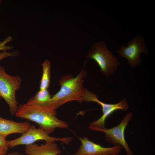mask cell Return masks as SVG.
Returning a JSON list of instances; mask_svg holds the SVG:
<instances>
[{"instance_id":"9c48e42d","label":"cell","mask_w":155,"mask_h":155,"mask_svg":"<svg viewBox=\"0 0 155 155\" xmlns=\"http://www.w3.org/2000/svg\"><path fill=\"white\" fill-rule=\"evenodd\" d=\"M81 144L73 155H118L123 148L120 146L106 147L90 140L87 137L79 138Z\"/></svg>"},{"instance_id":"6da1fadb","label":"cell","mask_w":155,"mask_h":155,"mask_svg":"<svg viewBox=\"0 0 155 155\" xmlns=\"http://www.w3.org/2000/svg\"><path fill=\"white\" fill-rule=\"evenodd\" d=\"M57 114L56 110L49 106L24 104L18 106L15 115L36 123L49 135L57 128L65 129L69 126L67 123L57 118Z\"/></svg>"},{"instance_id":"2e32d148","label":"cell","mask_w":155,"mask_h":155,"mask_svg":"<svg viewBox=\"0 0 155 155\" xmlns=\"http://www.w3.org/2000/svg\"><path fill=\"white\" fill-rule=\"evenodd\" d=\"M6 137L0 134V148L7 150L9 148Z\"/></svg>"},{"instance_id":"8992f818","label":"cell","mask_w":155,"mask_h":155,"mask_svg":"<svg viewBox=\"0 0 155 155\" xmlns=\"http://www.w3.org/2000/svg\"><path fill=\"white\" fill-rule=\"evenodd\" d=\"M72 139V137H71L60 138L51 136L43 129L36 128L35 125H32L20 137L7 140V145L9 148H13L19 145H30L39 140H44L45 142L59 141L67 145Z\"/></svg>"},{"instance_id":"5b68a950","label":"cell","mask_w":155,"mask_h":155,"mask_svg":"<svg viewBox=\"0 0 155 155\" xmlns=\"http://www.w3.org/2000/svg\"><path fill=\"white\" fill-rule=\"evenodd\" d=\"M84 101L96 103L101 106L102 116L98 119L90 123L88 126L89 129L96 131L98 129L105 127V122L107 119L112 113L117 110L127 111L129 107L126 99L123 98L120 102L116 104H108L99 100L97 95L86 89Z\"/></svg>"},{"instance_id":"277c9868","label":"cell","mask_w":155,"mask_h":155,"mask_svg":"<svg viewBox=\"0 0 155 155\" xmlns=\"http://www.w3.org/2000/svg\"><path fill=\"white\" fill-rule=\"evenodd\" d=\"M87 57L93 59L99 67L102 73L107 76L113 74L120 63L112 52L109 51L103 42L95 43Z\"/></svg>"},{"instance_id":"e0dca14e","label":"cell","mask_w":155,"mask_h":155,"mask_svg":"<svg viewBox=\"0 0 155 155\" xmlns=\"http://www.w3.org/2000/svg\"><path fill=\"white\" fill-rule=\"evenodd\" d=\"M5 155H25L18 152H13L7 153Z\"/></svg>"},{"instance_id":"7c38bea8","label":"cell","mask_w":155,"mask_h":155,"mask_svg":"<svg viewBox=\"0 0 155 155\" xmlns=\"http://www.w3.org/2000/svg\"><path fill=\"white\" fill-rule=\"evenodd\" d=\"M51 97L48 89L39 90L25 104L28 105H38L48 106Z\"/></svg>"},{"instance_id":"4fadbf2b","label":"cell","mask_w":155,"mask_h":155,"mask_svg":"<svg viewBox=\"0 0 155 155\" xmlns=\"http://www.w3.org/2000/svg\"><path fill=\"white\" fill-rule=\"evenodd\" d=\"M50 61L45 60L42 64V73L40 86V90L47 89L49 86L50 77Z\"/></svg>"},{"instance_id":"44dd1931","label":"cell","mask_w":155,"mask_h":155,"mask_svg":"<svg viewBox=\"0 0 155 155\" xmlns=\"http://www.w3.org/2000/svg\"><path fill=\"white\" fill-rule=\"evenodd\" d=\"M1 10H0V11Z\"/></svg>"},{"instance_id":"3957f363","label":"cell","mask_w":155,"mask_h":155,"mask_svg":"<svg viewBox=\"0 0 155 155\" xmlns=\"http://www.w3.org/2000/svg\"><path fill=\"white\" fill-rule=\"evenodd\" d=\"M22 79L19 75L11 76L7 73L5 68L0 66V97L6 102L11 115H15L18 107L16 94L20 88Z\"/></svg>"},{"instance_id":"ba28073f","label":"cell","mask_w":155,"mask_h":155,"mask_svg":"<svg viewBox=\"0 0 155 155\" xmlns=\"http://www.w3.org/2000/svg\"><path fill=\"white\" fill-rule=\"evenodd\" d=\"M117 52L120 57L127 60L131 67L140 65L141 63L140 55L141 53L146 55L149 54L144 40L140 36L130 41L127 46H122Z\"/></svg>"},{"instance_id":"d6986e66","label":"cell","mask_w":155,"mask_h":155,"mask_svg":"<svg viewBox=\"0 0 155 155\" xmlns=\"http://www.w3.org/2000/svg\"><path fill=\"white\" fill-rule=\"evenodd\" d=\"M1 0H0V4H1Z\"/></svg>"},{"instance_id":"ffe728a7","label":"cell","mask_w":155,"mask_h":155,"mask_svg":"<svg viewBox=\"0 0 155 155\" xmlns=\"http://www.w3.org/2000/svg\"><path fill=\"white\" fill-rule=\"evenodd\" d=\"M1 98L0 97V100L1 99Z\"/></svg>"},{"instance_id":"ac0fdd59","label":"cell","mask_w":155,"mask_h":155,"mask_svg":"<svg viewBox=\"0 0 155 155\" xmlns=\"http://www.w3.org/2000/svg\"><path fill=\"white\" fill-rule=\"evenodd\" d=\"M7 152V150L0 148V155H5Z\"/></svg>"},{"instance_id":"5bb4252c","label":"cell","mask_w":155,"mask_h":155,"mask_svg":"<svg viewBox=\"0 0 155 155\" xmlns=\"http://www.w3.org/2000/svg\"><path fill=\"white\" fill-rule=\"evenodd\" d=\"M13 40V38L9 36L2 41H0V51H7L13 48L12 46L6 45L7 44Z\"/></svg>"},{"instance_id":"7a4b0ae2","label":"cell","mask_w":155,"mask_h":155,"mask_svg":"<svg viewBox=\"0 0 155 155\" xmlns=\"http://www.w3.org/2000/svg\"><path fill=\"white\" fill-rule=\"evenodd\" d=\"M86 72L82 69L75 77L71 75L62 77L59 81V90L53 95L48 106L55 109L68 102L76 101L80 102L84 101L86 89L83 85Z\"/></svg>"},{"instance_id":"9a60e30c","label":"cell","mask_w":155,"mask_h":155,"mask_svg":"<svg viewBox=\"0 0 155 155\" xmlns=\"http://www.w3.org/2000/svg\"><path fill=\"white\" fill-rule=\"evenodd\" d=\"M19 53V52L17 50L13 51L10 52L2 51L0 53V61L7 57H16L18 55Z\"/></svg>"},{"instance_id":"8fae6325","label":"cell","mask_w":155,"mask_h":155,"mask_svg":"<svg viewBox=\"0 0 155 155\" xmlns=\"http://www.w3.org/2000/svg\"><path fill=\"white\" fill-rule=\"evenodd\" d=\"M31 126L27 121L17 122L0 117V134L5 137L13 133L22 134L27 131Z\"/></svg>"},{"instance_id":"52a82bcc","label":"cell","mask_w":155,"mask_h":155,"mask_svg":"<svg viewBox=\"0 0 155 155\" xmlns=\"http://www.w3.org/2000/svg\"><path fill=\"white\" fill-rule=\"evenodd\" d=\"M133 115L132 113H128L123 117L121 122L117 125L110 128L105 127L99 129L96 131L104 133L106 140L114 146L122 147L127 155H134L126 141L125 134V129Z\"/></svg>"},{"instance_id":"30bf717a","label":"cell","mask_w":155,"mask_h":155,"mask_svg":"<svg viewBox=\"0 0 155 155\" xmlns=\"http://www.w3.org/2000/svg\"><path fill=\"white\" fill-rule=\"evenodd\" d=\"M55 142H46L40 145L33 144L25 146V152L27 155H59L61 151Z\"/></svg>"}]
</instances>
